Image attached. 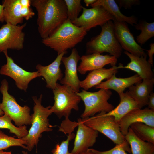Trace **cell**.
<instances>
[{
    "instance_id": "cell-1",
    "label": "cell",
    "mask_w": 154,
    "mask_h": 154,
    "mask_svg": "<svg viewBox=\"0 0 154 154\" xmlns=\"http://www.w3.org/2000/svg\"><path fill=\"white\" fill-rule=\"evenodd\" d=\"M37 12L38 32L42 39L48 37L68 18L64 0H31Z\"/></svg>"
},
{
    "instance_id": "cell-2",
    "label": "cell",
    "mask_w": 154,
    "mask_h": 154,
    "mask_svg": "<svg viewBox=\"0 0 154 154\" xmlns=\"http://www.w3.org/2000/svg\"><path fill=\"white\" fill-rule=\"evenodd\" d=\"M87 32L74 25L68 19L48 37L42 39L44 45L56 52L58 55L73 49L82 42Z\"/></svg>"
},
{
    "instance_id": "cell-3",
    "label": "cell",
    "mask_w": 154,
    "mask_h": 154,
    "mask_svg": "<svg viewBox=\"0 0 154 154\" xmlns=\"http://www.w3.org/2000/svg\"><path fill=\"white\" fill-rule=\"evenodd\" d=\"M42 98V94L38 98L36 96L32 97L34 106L33 113L31 115L32 125L27 135L22 138L26 141V149L29 151L38 144L42 133L51 131L53 130L48 118L53 113L51 108V106H43L41 104Z\"/></svg>"
},
{
    "instance_id": "cell-4",
    "label": "cell",
    "mask_w": 154,
    "mask_h": 154,
    "mask_svg": "<svg viewBox=\"0 0 154 154\" xmlns=\"http://www.w3.org/2000/svg\"><path fill=\"white\" fill-rule=\"evenodd\" d=\"M102 112L95 116L81 119L86 125L105 135L116 144L121 145L126 152L131 153L129 145L121 133L119 123L114 117Z\"/></svg>"
},
{
    "instance_id": "cell-5",
    "label": "cell",
    "mask_w": 154,
    "mask_h": 154,
    "mask_svg": "<svg viewBox=\"0 0 154 154\" xmlns=\"http://www.w3.org/2000/svg\"><path fill=\"white\" fill-rule=\"evenodd\" d=\"M86 49L87 54L106 52L117 58L120 57L123 49L116 37L112 21L102 26L100 33L86 43Z\"/></svg>"
},
{
    "instance_id": "cell-6",
    "label": "cell",
    "mask_w": 154,
    "mask_h": 154,
    "mask_svg": "<svg viewBox=\"0 0 154 154\" xmlns=\"http://www.w3.org/2000/svg\"><path fill=\"white\" fill-rule=\"evenodd\" d=\"M9 84L6 79L1 81L0 91L2 95V100L0 108L9 116L18 127L31 124V117L30 108L25 105L22 107L17 102L15 98L8 92Z\"/></svg>"
},
{
    "instance_id": "cell-7",
    "label": "cell",
    "mask_w": 154,
    "mask_h": 154,
    "mask_svg": "<svg viewBox=\"0 0 154 154\" xmlns=\"http://www.w3.org/2000/svg\"><path fill=\"white\" fill-rule=\"evenodd\" d=\"M75 93L80 97L85 106L81 119L93 116L97 113H108L114 108L108 102L112 94L110 90L101 88L98 91L91 92L82 89L81 92Z\"/></svg>"
},
{
    "instance_id": "cell-8",
    "label": "cell",
    "mask_w": 154,
    "mask_h": 154,
    "mask_svg": "<svg viewBox=\"0 0 154 154\" xmlns=\"http://www.w3.org/2000/svg\"><path fill=\"white\" fill-rule=\"evenodd\" d=\"M52 91L54 102L51 108L53 113L59 119L64 116L65 119H69L72 110H78L81 98L69 86L58 83Z\"/></svg>"
},
{
    "instance_id": "cell-9",
    "label": "cell",
    "mask_w": 154,
    "mask_h": 154,
    "mask_svg": "<svg viewBox=\"0 0 154 154\" xmlns=\"http://www.w3.org/2000/svg\"><path fill=\"white\" fill-rule=\"evenodd\" d=\"M114 19L103 7L98 5L89 9L83 7L82 14L72 23L87 32L93 28L98 26L101 27L108 21Z\"/></svg>"
},
{
    "instance_id": "cell-10",
    "label": "cell",
    "mask_w": 154,
    "mask_h": 154,
    "mask_svg": "<svg viewBox=\"0 0 154 154\" xmlns=\"http://www.w3.org/2000/svg\"><path fill=\"white\" fill-rule=\"evenodd\" d=\"M26 23L14 25L6 23L0 28V52L8 49L19 50L24 46L25 34L23 31Z\"/></svg>"
},
{
    "instance_id": "cell-11",
    "label": "cell",
    "mask_w": 154,
    "mask_h": 154,
    "mask_svg": "<svg viewBox=\"0 0 154 154\" xmlns=\"http://www.w3.org/2000/svg\"><path fill=\"white\" fill-rule=\"evenodd\" d=\"M3 53L6 58L7 63L1 67L0 74L12 78L18 88L26 92L30 82L40 77L38 72L37 71L31 72L25 70L15 63L13 59L9 56L7 51Z\"/></svg>"
},
{
    "instance_id": "cell-12",
    "label": "cell",
    "mask_w": 154,
    "mask_h": 154,
    "mask_svg": "<svg viewBox=\"0 0 154 154\" xmlns=\"http://www.w3.org/2000/svg\"><path fill=\"white\" fill-rule=\"evenodd\" d=\"M113 22L116 37L122 49L136 56L147 55L143 49L135 41L126 23L115 19Z\"/></svg>"
},
{
    "instance_id": "cell-13",
    "label": "cell",
    "mask_w": 154,
    "mask_h": 154,
    "mask_svg": "<svg viewBox=\"0 0 154 154\" xmlns=\"http://www.w3.org/2000/svg\"><path fill=\"white\" fill-rule=\"evenodd\" d=\"M77 49H72L70 55L68 57L63 56L62 62L65 68V76L60 81L62 85L70 87L75 92H79L81 81L77 74V64L80 60Z\"/></svg>"
},
{
    "instance_id": "cell-14",
    "label": "cell",
    "mask_w": 154,
    "mask_h": 154,
    "mask_svg": "<svg viewBox=\"0 0 154 154\" xmlns=\"http://www.w3.org/2000/svg\"><path fill=\"white\" fill-rule=\"evenodd\" d=\"M78 129L75 137L74 146L71 153L80 154L93 146L98 132L85 125L81 118L78 119Z\"/></svg>"
},
{
    "instance_id": "cell-15",
    "label": "cell",
    "mask_w": 154,
    "mask_h": 154,
    "mask_svg": "<svg viewBox=\"0 0 154 154\" xmlns=\"http://www.w3.org/2000/svg\"><path fill=\"white\" fill-rule=\"evenodd\" d=\"M80 60L77 71L82 75L85 74L88 71L103 68L107 64L116 66L117 61V58L114 56L98 53L82 55Z\"/></svg>"
},
{
    "instance_id": "cell-16",
    "label": "cell",
    "mask_w": 154,
    "mask_h": 154,
    "mask_svg": "<svg viewBox=\"0 0 154 154\" xmlns=\"http://www.w3.org/2000/svg\"><path fill=\"white\" fill-rule=\"evenodd\" d=\"M142 123L154 127V110L148 108L132 110L123 117L119 122L121 131L125 136L132 124Z\"/></svg>"
},
{
    "instance_id": "cell-17",
    "label": "cell",
    "mask_w": 154,
    "mask_h": 154,
    "mask_svg": "<svg viewBox=\"0 0 154 154\" xmlns=\"http://www.w3.org/2000/svg\"><path fill=\"white\" fill-rule=\"evenodd\" d=\"M67 53V51L64 52L58 55L53 62L47 66H43L40 64L36 65V69L40 77L42 76L45 79L47 88L52 90L54 89L58 80L60 81L62 79L63 74L60 66L62 58Z\"/></svg>"
},
{
    "instance_id": "cell-18",
    "label": "cell",
    "mask_w": 154,
    "mask_h": 154,
    "mask_svg": "<svg viewBox=\"0 0 154 154\" xmlns=\"http://www.w3.org/2000/svg\"><path fill=\"white\" fill-rule=\"evenodd\" d=\"M124 53L129 57L130 62L125 66L121 64L117 66L118 69L125 68L136 72L142 79L154 78V73L152 70V66L147 60V56H138L125 51Z\"/></svg>"
},
{
    "instance_id": "cell-19",
    "label": "cell",
    "mask_w": 154,
    "mask_h": 154,
    "mask_svg": "<svg viewBox=\"0 0 154 154\" xmlns=\"http://www.w3.org/2000/svg\"><path fill=\"white\" fill-rule=\"evenodd\" d=\"M135 84L129 87L127 92L142 108L147 105L150 95L153 89L154 78L143 79Z\"/></svg>"
},
{
    "instance_id": "cell-20",
    "label": "cell",
    "mask_w": 154,
    "mask_h": 154,
    "mask_svg": "<svg viewBox=\"0 0 154 154\" xmlns=\"http://www.w3.org/2000/svg\"><path fill=\"white\" fill-rule=\"evenodd\" d=\"M114 74L110 78L104 82H102L94 86L95 89L103 88L112 89L119 95L123 92L125 89L131 86L141 82L142 79L137 74L126 78H118Z\"/></svg>"
},
{
    "instance_id": "cell-21",
    "label": "cell",
    "mask_w": 154,
    "mask_h": 154,
    "mask_svg": "<svg viewBox=\"0 0 154 154\" xmlns=\"http://www.w3.org/2000/svg\"><path fill=\"white\" fill-rule=\"evenodd\" d=\"M119 95L120 102L118 105L110 112L104 113L106 115L113 116L115 121L118 123L123 117L130 111L142 108L127 92L125 93L123 92Z\"/></svg>"
},
{
    "instance_id": "cell-22",
    "label": "cell",
    "mask_w": 154,
    "mask_h": 154,
    "mask_svg": "<svg viewBox=\"0 0 154 154\" xmlns=\"http://www.w3.org/2000/svg\"><path fill=\"white\" fill-rule=\"evenodd\" d=\"M116 66L110 68H102L91 71L86 78L80 81V87L87 90L99 84L103 80H108L118 72Z\"/></svg>"
},
{
    "instance_id": "cell-23",
    "label": "cell",
    "mask_w": 154,
    "mask_h": 154,
    "mask_svg": "<svg viewBox=\"0 0 154 154\" xmlns=\"http://www.w3.org/2000/svg\"><path fill=\"white\" fill-rule=\"evenodd\" d=\"M125 137L132 154H154V144L139 139L130 127Z\"/></svg>"
},
{
    "instance_id": "cell-24",
    "label": "cell",
    "mask_w": 154,
    "mask_h": 154,
    "mask_svg": "<svg viewBox=\"0 0 154 154\" xmlns=\"http://www.w3.org/2000/svg\"><path fill=\"white\" fill-rule=\"evenodd\" d=\"M2 2L4 21L14 25L22 23L23 18L21 14L22 6L20 0H4Z\"/></svg>"
},
{
    "instance_id": "cell-25",
    "label": "cell",
    "mask_w": 154,
    "mask_h": 154,
    "mask_svg": "<svg viewBox=\"0 0 154 154\" xmlns=\"http://www.w3.org/2000/svg\"><path fill=\"white\" fill-rule=\"evenodd\" d=\"M98 5L103 7L117 21L127 23L132 25L137 23V18L134 15L127 16L123 14L114 0H96L90 6L92 7Z\"/></svg>"
},
{
    "instance_id": "cell-26",
    "label": "cell",
    "mask_w": 154,
    "mask_h": 154,
    "mask_svg": "<svg viewBox=\"0 0 154 154\" xmlns=\"http://www.w3.org/2000/svg\"><path fill=\"white\" fill-rule=\"evenodd\" d=\"M130 127L139 139L154 144V127L140 122L133 123Z\"/></svg>"
},
{
    "instance_id": "cell-27",
    "label": "cell",
    "mask_w": 154,
    "mask_h": 154,
    "mask_svg": "<svg viewBox=\"0 0 154 154\" xmlns=\"http://www.w3.org/2000/svg\"><path fill=\"white\" fill-rule=\"evenodd\" d=\"M135 28L141 31L136 37L138 43L141 45L145 44L149 39L154 36V22L149 23L144 21H141L135 25Z\"/></svg>"
},
{
    "instance_id": "cell-28",
    "label": "cell",
    "mask_w": 154,
    "mask_h": 154,
    "mask_svg": "<svg viewBox=\"0 0 154 154\" xmlns=\"http://www.w3.org/2000/svg\"><path fill=\"white\" fill-rule=\"evenodd\" d=\"M12 120L10 117L5 114L0 116V128L9 129L10 133L14 134L19 138H22L27 135L28 131L25 125L17 127L12 123Z\"/></svg>"
},
{
    "instance_id": "cell-29",
    "label": "cell",
    "mask_w": 154,
    "mask_h": 154,
    "mask_svg": "<svg viewBox=\"0 0 154 154\" xmlns=\"http://www.w3.org/2000/svg\"><path fill=\"white\" fill-rule=\"evenodd\" d=\"M26 141L22 138L16 139L9 136L0 130V150L12 146H19L27 149Z\"/></svg>"
},
{
    "instance_id": "cell-30",
    "label": "cell",
    "mask_w": 154,
    "mask_h": 154,
    "mask_svg": "<svg viewBox=\"0 0 154 154\" xmlns=\"http://www.w3.org/2000/svg\"><path fill=\"white\" fill-rule=\"evenodd\" d=\"M67 9L68 18L72 22L77 18L82 11L81 0H64Z\"/></svg>"
},
{
    "instance_id": "cell-31",
    "label": "cell",
    "mask_w": 154,
    "mask_h": 154,
    "mask_svg": "<svg viewBox=\"0 0 154 154\" xmlns=\"http://www.w3.org/2000/svg\"><path fill=\"white\" fill-rule=\"evenodd\" d=\"M75 134L72 133L69 134L66 139L61 142L60 145L57 144L52 151V154H73L69 152L68 146L69 142L75 137ZM23 154H28L27 151H23Z\"/></svg>"
},
{
    "instance_id": "cell-32",
    "label": "cell",
    "mask_w": 154,
    "mask_h": 154,
    "mask_svg": "<svg viewBox=\"0 0 154 154\" xmlns=\"http://www.w3.org/2000/svg\"><path fill=\"white\" fill-rule=\"evenodd\" d=\"M91 149L98 154H128L123 147L118 144H116L115 147L111 149L105 151H99L94 149Z\"/></svg>"
},
{
    "instance_id": "cell-33",
    "label": "cell",
    "mask_w": 154,
    "mask_h": 154,
    "mask_svg": "<svg viewBox=\"0 0 154 154\" xmlns=\"http://www.w3.org/2000/svg\"><path fill=\"white\" fill-rule=\"evenodd\" d=\"M119 5V8L123 7L126 9H131L133 6L138 5L140 1L139 0H116Z\"/></svg>"
},
{
    "instance_id": "cell-34",
    "label": "cell",
    "mask_w": 154,
    "mask_h": 154,
    "mask_svg": "<svg viewBox=\"0 0 154 154\" xmlns=\"http://www.w3.org/2000/svg\"><path fill=\"white\" fill-rule=\"evenodd\" d=\"M21 14L23 18L28 20L32 18L35 15V13L30 7H22Z\"/></svg>"
},
{
    "instance_id": "cell-35",
    "label": "cell",
    "mask_w": 154,
    "mask_h": 154,
    "mask_svg": "<svg viewBox=\"0 0 154 154\" xmlns=\"http://www.w3.org/2000/svg\"><path fill=\"white\" fill-rule=\"evenodd\" d=\"M147 51V54L149 56V59L148 61L153 66V56L154 54V43H151L150 44V49Z\"/></svg>"
},
{
    "instance_id": "cell-36",
    "label": "cell",
    "mask_w": 154,
    "mask_h": 154,
    "mask_svg": "<svg viewBox=\"0 0 154 154\" xmlns=\"http://www.w3.org/2000/svg\"><path fill=\"white\" fill-rule=\"evenodd\" d=\"M147 105L149 108L154 110V93L152 92L150 95Z\"/></svg>"
},
{
    "instance_id": "cell-37",
    "label": "cell",
    "mask_w": 154,
    "mask_h": 154,
    "mask_svg": "<svg viewBox=\"0 0 154 154\" xmlns=\"http://www.w3.org/2000/svg\"><path fill=\"white\" fill-rule=\"evenodd\" d=\"M20 2L22 7H30L31 5V1L30 0H20Z\"/></svg>"
},
{
    "instance_id": "cell-38",
    "label": "cell",
    "mask_w": 154,
    "mask_h": 154,
    "mask_svg": "<svg viewBox=\"0 0 154 154\" xmlns=\"http://www.w3.org/2000/svg\"><path fill=\"white\" fill-rule=\"evenodd\" d=\"M4 21V7L3 5L0 4V22Z\"/></svg>"
},
{
    "instance_id": "cell-39",
    "label": "cell",
    "mask_w": 154,
    "mask_h": 154,
    "mask_svg": "<svg viewBox=\"0 0 154 154\" xmlns=\"http://www.w3.org/2000/svg\"><path fill=\"white\" fill-rule=\"evenodd\" d=\"M96 0H84V2L85 3L87 7H88L89 5H90L94 3Z\"/></svg>"
},
{
    "instance_id": "cell-40",
    "label": "cell",
    "mask_w": 154,
    "mask_h": 154,
    "mask_svg": "<svg viewBox=\"0 0 154 154\" xmlns=\"http://www.w3.org/2000/svg\"><path fill=\"white\" fill-rule=\"evenodd\" d=\"M80 154H98L93 152L91 149H88L86 151L81 153Z\"/></svg>"
},
{
    "instance_id": "cell-41",
    "label": "cell",
    "mask_w": 154,
    "mask_h": 154,
    "mask_svg": "<svg viewBox=\"0 0 154 154\" xmlns=\"http://www.w3.org/2000/svg\"><path fill=\"white\" fill-rule=\"evenodd\" d=\"M0 154H11V152L4 151L1 150H0Z\"/></svg>"
},
{
    "instance_id": "cell-42",
    "label": "cell",
    "mask_w": 154,
    "mask_h": 154,
    "mask_svg": "<svg viewBox=\"0 0 154 154\" xmlns=\"http://www.w3.org/2000/svg\"><path fill=\"white\" fill-rule=\"evenodd\" d=\"M5 114L4 112L0 108V117L3 116Z\"/></svg>"
}]
</instances>
